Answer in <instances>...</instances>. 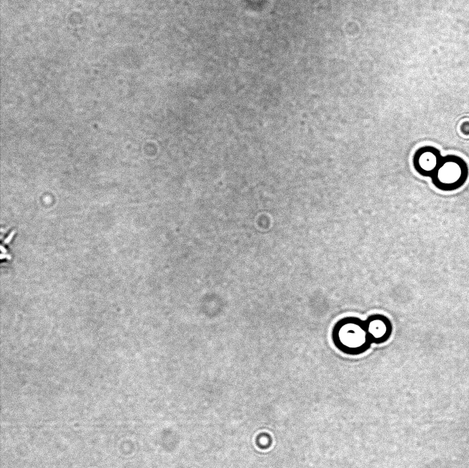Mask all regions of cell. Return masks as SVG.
<instances>
[{
  "label": "cell",
  "instance_id": "cell-1",
  "mask_svg": "<svg viewBox=\"0 0 469 468\" xmlns=\"http://www.w3.org/2000/svg\"><path fill=\"white\" fill-rule=\"evenodd\" d=\"M332 338L338 349L352 355L364 352L371 343L365 322L352 317L343 318L335 325Z\"/></svg>",
  "mask_w": 469,
  "mask_h": 468
},
{
  "label": "cell",
  "instance_id": "cell-3",
  "mask_svg": "<svg viewBox=\"0 0 469 468\" xmlns=\"http://www.w3.org/2000/svg\"><path fill=\"white\" fill-rule=\"evenodd\" d=\"M442 156L440 151L435 147H421L414 154L413 165L418 174L423 176L431 177Z\"/></svg>",
  "mask_w": 469,
  "mask_h": 468
},
{
  "label": "cell",
  "instance_id": "cell-2",
  "mask_svg": "<svg viewBox=\"0 0 469 468\" xmlns=\"http://www.w3.org/2000/svg\"><path fill=\"white\" fill-rule=\"evenodd\" d=\"M469 168L461 156L455 154L443 156L432 175L434 186L442 191H453L460 189L467 181Z\"/></svg>",
  "mask_w": 469,
  "mask_h": 468
},
{
  "label": "cell",
  "instance_id": "cell-5",
  "mask_svg": "<svg viewBox=\"0 0 469 468\" xmlns=\"http://www.w3.org/2000/svg\"><path fill=\"white\" fill-rule=\"evenodd\" d=\"M15 234V231H12L8 236L4 239V244H8L11 239L13 238L14 235Z\"/></svg>",
  "mask_w": 469,
  "mask_h": 468
},
{
  "label": "cell",
  "instance_id": "cell-6",
  "mask_svg": "<svg viewBox=\"0 0 469 468\" xmlns=\"http://www.w3.org/2000/svg\"><path fill=\"white\" fill-rule=\"evenodd\" d=\"M4 258H5V259H10V256L8 255L7 253H6V254H5V253H1V259H3Z\"/></svg>",
  "mask_w": 469,
  "mask_h": 468
},
{
  "label": "cell",
  "instance_id": "cell-4",
  "mask_svg": "<svg viewBox=\"0 0 469 468\" xmlns=\"http://www.w3.org/2000/svg\"><path fill=\"white\" fill-rule=\"evenodd\" d=\"M365 322L371 342L381 343L389 338L392 329L387 317L376 314L369 317Z\"/></svg>",
  "mask_w": 469,
  "mask_h": 468
},
{
  "label": "cell",
  "instance_id": "cell-7",
  "mask_svg": "<svg viewBox=\"0 0 469 468\" xmlns=\"http://www.w3.org/2000/svg\"><path fill=\"white\" fill-rule=\"evenodd\" d=\"M1 251L2 253H5V254L7 253V250H6L5 248L3 247V246H1Z\"/></svg>",
  "mask_w": 469,
  "mask_h": 468
}]
</instances>
